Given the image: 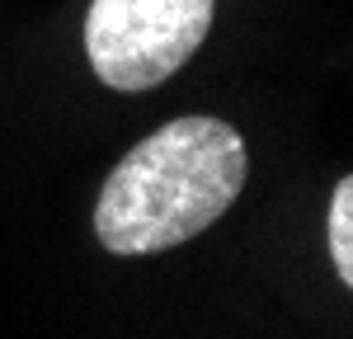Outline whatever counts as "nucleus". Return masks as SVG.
<instances>
[{"mask_svg":"<svg viewBox=\"0 0 353 339\" xmlns=\"http://www.w3.org/2000/svg\"><path fill=\"white\" fill-rule=\"evenodd\" d=\"M245 141L221 118H174L113 165L94 236L113 254H156L193 240L236 203Z\"/></svg>","mask_w":353,"mask_h":339,"instance_id":"f257e3e1","label":"nucleus"},{"mask_svg":"<svg viewBox=\"0 0 353 339\" xmlns=\"http://www.w3.org/2000/svg\"><path fill=\"white\" fill-rule=\"evenodd\" d=\"M212 0H94L85 52L94 76L123 94L170 81L208 38Z\"/></svg>","mask_w":353,"mask_h":339,"instance_id":"f03ea898","label":"nucleus"},{"mask_svg":"<svg viewBox=\"0 0 353 339\" xmlns=\"http://www.w3.org/2000/svg\"><path fill=\"white\" fill-rule=\"evenodd\" d=\"M330 259L344 287H353V174H344L330 198Z\"/></svg>","mask_w":353,"mask_h":339,"instance_id":"7ed1b4c3","label":"nucleus"}]
</instances>
